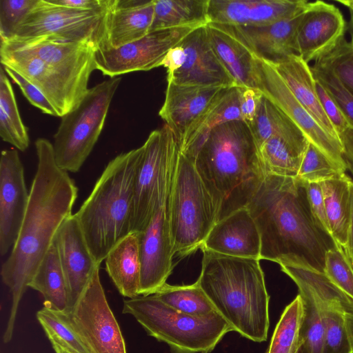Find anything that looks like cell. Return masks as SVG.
Wrapping results in <instances>:
<instances>
[{"instance_id":"cell-52","label":"cell","mask_w":353,"mask_h":353,"mask_svg":"<svg viewBox=\"0 0 353 353\" xmlns=\"http://www.w3.org/2000/svg\"><path fill=\"white\" fill-rule=\"evenodd\" d=\"M345 6L349 11L350 19L347 24V30L350 36V41L353 43V0H336Z\"/></svg>"},{"instance_id":"cell-44","label":"cell","mask_w":353,"mask_h":353,"mask_svg":"<svg viewBox=\"0 0 353 353\" xmlns=\"http://www.w3.org/2000/svg\"><path fill=\"white\" fill-rule=\"evenodd\" d=\"M39 0H0L1 41L12 38L17 26Z\"/></svg>"},{"instance_id":"cell-20","label":"cell","mask_w":353,"mask_h":353,"mask_svg":"<svg viewBox=\"0 0 353 353\" xmlns=\"http://www.w3.org/2000/svg\"><path fill=\"white\" fill-rule=\"evenodd\" d=\"M53 243L65 276L68 292L67 312H70L100 265L95 261L74 214L62 223Z\"/></svg>"},{"instance_id":"cell-32","label":"cell","mask_w":353,"mask_h":353,"mask_svg":"<svg viewBox=\"0 0 353 353\" xmlns=\"http://www.w3.org/2000/svg\"><path fill=\"white\" fill-rule=\"evenodd\" d=\"M209 0H154L150 31L210 23Z\"/></svg>"},{"instance_id":"cell-6","label":"cell","mask_w":353,"mask_h":353,"mask_svg":"<svg viewBox=\"0 0 353 353\" xmlns=\"http://www.w3.org/2000/svg\"><path fill=\"white\" fill-rule=\"evenodd\" d=\"M122 312L134 316L148 335L166 343L172 353H210L232 331L217 312L190 315L170 307L154 294L124 300Z\"/></svg>"},{"instance_id":"cell-26","label":"cell","mask_w":353,"mask_h":353,"mask_svg":"<svg viewBox=\"0 0 353 353\" xmlns=\"http://www.w3.org/2000/svg\"><path fill=\"white\" fill-rule=\"evenodd\" d=\"M272 65L294 97L317 123L328 134L339 139L319 102L311 66L298 55L290 57Z\"/></svg>"},{"instance_id":"cell-47","label":"cell","mask_w":353,"mask_h":353,"mask_svg":"<svg viewBox=\"0 0 353 353\" xmlns=\"http://www.w3.org/2000/svg\"><path fill=\"white\" fill-rule=\"evenodd\" d=\"M315 86L321 107L339 138V135L350 125L332 97L316 80Z\"/></svg>"},{"instance_id":"cell-39","label":"cell","mask_w":353,"mask_h":353,"mask_svg":"<svg viewBox=\"0 0 353 353\" xmlns=\"http://www.w3.org/2000/svg\"><path fill=\"white\" fill-rule=\"evenodd\" d=\"M345 172L310 143L296 178L308 183H321L338 177Z\"/></svg>"},{"instance_id":"cell-16","label":"cell","mask_w":353,"mask_h":353,"mask_svg":"<svg viewBox=\"0 0 353 353\" xmlns=\"http://www.w3.org/2000/svg\"><path fill=\"white\" fill-rule=\"evenodd\" d=\"M347 23L340 9L333 4L308 2L296 34L298 55L307 63L323 59L345 38Z\"/></svg>"},{"instance_id":"cell-43","label":"cell","mask_w":353,"mask_h":353,"mask_svg":"<svg viewBox=\"0 0 353 353\" xmlns=\"http://www.w3.org/2000/svg\"><path fill=\"white\" fill-rule=\"evenodd\" d=\"M314 79L332 97L349 124L353 127V96L343 86L338 79L327 69L316 63L311 66Z\"/></svg>"},{"instance_id":"cell-37","label":"cell","mask_w":353,"mask_h":353,"mask_svg":"<svg viewBox=\"0 0 353 353\" xmlns=\"http://www.w3.org/2000/svg\"><path fill=\"white\" fill-rule=\"evenodd\" d=\"M170 307L193 316H205L216 312L197 281L191 285L164 284L154 294Z\"/></svg>"},{"instance_id":"cell-19","label":"cell","mask_w":353,"mask_h":353,"mask_svg":"<svg viewBox=\"0 0 353 353\" xmlns=\"http://www.w3.org/2000/svg\"><path fill=\"white\" fill-rule=\"evenodd\" d=\"M1 63L36 86L62 117L81 101V96L57 72L32 54L1 41Z\"/></svg>"},{"instance_id":"cell-24","label":"cell","mask_w":353,"mask_h":353,"mask_svg":"<svg viewBox=\"0 0 353 353\" xmlns=\"http://www.w3.org/2000/svg\"><path fill=\"white\" fill-rule=\"evenodd\" d=\"M201 249L230 256L261 260V235L249 209L239 208L219 219Z\"/></svg>"},{"instance_id":"cell-30","label":"cell","mask_w":353,"mask_h":353,"mask_svg":"<svg viewBox=\"0 0 353 353\" xmlns=\"http://www.w3.org/2000/svg\"><path fill=\"white\" fill-rule=\"evenodd\" d=\"M236 120H242V117L240 90L234 86L228 88L187 133L179 144L180 152L190 156L214 128Z\"/></svg>"},{"instance_id":"cell-50","label":"cell","mask_w":353,"mask_h":353,"mask_svg":"<svg viewBox=\"0 0 353 353\" xmlns=\"http://www.w3.org/2000/svg\"><path fill=\"white\" fill-rule=\"evenodd\" d=\"M339 139L346 169L353 174V127L350 125L345 129L339 135Z\"/></svg>"},{"instance_id":"cell-18","label":"cell","mask_w":353,"mask_h":353,"mask_svg":"<svg viewBox=\"0 0 353 353\" xmlns=\"http://www.w3.org/2000/svg\"><path fill=\"white\" fill-rule=\"evenodd\" d=\"M141 278L139 296L154 294L171 274L174 256L170 231L168 202L148 226L138 233Z\"/></svg>"},{"instance_id":"cell-4","label":"cell","mask_w":353,"mask_h":353,"mask_svg":"<svg viewBox=\"0 0 353 353\" xmlns=\"http://www.w3.org/2000/svg\"><path fill=\"white\" fill-rule=\"evenodd\" d=\"M201 250V270L196 281L216 311L232 331L254 342L265 341L270 296L260 259Z\"/></svg>"},{"instance_id":"cell-51","label":"cell","mask_w":353,"mask_h":353,"mask_svg":"<svg viewBox=\"0 0 353 353\" xmlns=\"http://www.w3.org/2000/svg\"><path fill=\"white\" fill-rule=\"evenodd\" d=\"M343 252L353 268V180L351 183V217L347 245Z\"/></svg>"},{"instance_id":"cell-27","label":"cell","mask_w":353,"mask_h":353,"mask_svg":"<svg viewBox=\"0 0 353 353\" xmlns=\"http://www.w3.org/2000/svg\"><path fill=\"white\" fill-rule=\"evenodd\" d=\"M209 41L217 59L239 88H256L253 54L235 37L208 23Z\"/></svg>"},{"instance_id":"cell-25","label":"cell","mask_w":353,"mask_h":353,"mask_svg":"<svg viewBox=\"0 0 353 353\" xmlns=\"http://www.w3.org/2000/svg\"><path fill=\"white\" fill-rule=\"evenodd\" d=\"M153 17L154 0H111L98 48H117L141 39L150 32Z\"/></svg>"},{"instance_id":"cell-41","label":"cell","mask_w":353,"mask_h":353,"mask_svg":"<svg viewBox=\"0 0 353 353\" xmlns=\"http://www.w3.org/2000/svg\"><path fill=\"white\" fill-rule=\"evenodd\" d=\"M330 70L353 96V43L345 38L336 48L314 62Z\"/></svg>"},{"instance_id":"cell-45","label":"cell","mask_w":353,"mask_h":353,"mask_svg":"<svg viewBox=\"0 0 353 353\" xmlns=\"http://www.w3.org/2000/svg\"><path fill=\"white\" fill-rule=\"evenodd\" d=\"M301 182L305 190L310 209L316 225L323 232L332 238L323 190L320 183H308L303 181Z\"/></svg>"},{"instance_id":"cell-8","label":"cell","mask_w":353,"mask_h":353,"mask_svg":"<svg viewBox=\"0 0 353 353\" xmlns=\"http://www.w3.org/2000/svg\"><path fill=\"white\" fill-rule=\"evenodd\" d=\"M121 81V77H115L89 88L78 105L61 117L52 144L55 161L61 169L79 171L101 134Z\"/></svg>"},{"instance_id":"cell-28","label":"cell","mask_w":353,"mask_h":353,"mask_svg":"<svg viewBox=\"0 0 353 353\" xmlns=\"http://www.w3.org/2000/svg\"><path fill=\"white\" fill-rule=\"evenodd\" d=\"M105 270L119 293L128 299L139 296L141 263L139 236L132 232L108 254Z\"/></svg>"},{"instance_id":"cell-33","label":"cell","mask_w":353,"mask_h":353,"mask_svg":"<svg viewBox=\"0 0 353 353\" xmlns=\"http://www.w3.org/2000/svg\"><path fill=\"white\" fill-rule=\"evenodd\" d=\"M28 288L39 292L43 306L68 312V292L57 248L53 243L36 270Z\"/></svg>"},{"instance_id":"cell-14","label":"cell","mask_w":353,"mask_h":353,"mask_svg":"<svg viewBox=\"0 0 353 353\" xmlns=\"http://www.w3.org/2000/svg\"><path fill=\"white\" fill-rule=\"evenodd\" d=\"M256 88L285 113L332 162L346 170L339 140L325 132L297 101L274 66L255 57Z\"/></svg>"},{"instance_id":"cell-46","label":"cell","mask_w":353,"mask_h":353,"mask_svg":"<svg viewBox=\"0 0 353 353\" xmlns=\"http://www.w3.org/2000/svg\"><path fill=\"white\" fill-rule=\"evenodd\" d=\"M6 74L17 83L23 95L34 106L43 113L58 117V114L46 96L36 86L14 70L3 67Z\"/></svg>"},{"instance_id":"cell-12","label":"cell","mask_w":353,"mask_h":353,"mask_svg":"<svg viewBox=\"0 0 353 353\" xmlns=\"http://www.w3.org/2000/svg\"><path fill=\"white\" fill-rule=\"evenodd\" d=\"M197 28L186 26L154 30L117 48H98L95 50L96 70L112 78L161 66L168 52Z\"/></svg>"},{"instance_id":"cell-22","label":"cell","mask_w":353,"mask_h":353,"mask_svg":"<svg viewBox=\"0 0 353 353\" xmlns=\"http://www.w3.org/2000/svg\"><path fill=\"white\" fill-rule=\"evenodd\" d=\"M305 0H209L210 23L261 26L302 13Z\"/></svg>"},{"instance_id":"cell-35","label":"cell","mask_w":353,"mask_h":353,"mask_svg":"<svg viewBox=\"0 0 353 353\" xmlns=\"http://www.w3.org/2000/svg\"><path fill=\"white\" fill-rule=\"evenodd\" d=\"M37 319L52 345H57L69 353H94L73 325L68 312L43 306Z\"/></svg>"},{"instance_id":"cell-23","label":"cell","mask_w":353,"mask_h":353,"mask_svg":"<svg viewBox=\"0 0 353 353\" xmlns=\"http://www.w3.org/2000/svg\"><path fill=\"white\" fill-rule=\"evenodd\" d=\"M228 88L168 83L165 101L159 114L172 130L179 144Z\"/></svg>"},{"instance_id":"cell-11","label":"cell","mask_w":353,"mask_h":353,"mask_svg":"<svg viewBox=\"0 0 353 353\" xmlns=\"http://www.w3.org/2000/svg\"><path fill=\"white\" fill-rule=\"evenodd\" d=\"M207 26L192 30L168 52L163 64L167 69L168 83L212 88L236 86L212 48Z\"/></svg>"},{"instance_id":"cell-48","label":"cell","mask_w":353,"mask_h":353,"mask_svg":"<svg viewBox=\"0 0 353 353\" xmlns=\"http://www.w3.org/2000/svg\"><path fill=\"white\" fill-rule=\"evenodd\" d=\"M242 120L250 124L255 118L262 93L257 89L239 88Z\"/></svg>"},{"instance_id":"cell-54","label":"cell","mask_w":353,"mask_h":353,"mask_svg":"<svg viewBox=\"0 0 353 353\" xmlns=\"http://www.w3.org/2000/svg\"><path fill=\"white\" fill-rule=\"evenodd\" d=\"M55 353H69L57 345H52Z\"/></svg>"},{"instance_id":"cell-1","label":"cell","mask_w":353,"mask_h":353,"mask_svg":"<svg viewBox=\"0 0 353 353\" xmlns=\"http://www.w3.org/2000/svg\"><path fill=\"white\" fill-rule=\"evenodd\" d=\"M35 148L38 163L27 210L17 241L1 270L2 281L12 294L4 343L11 340L23 295L59 228L72 214L78 196L74 181L55 161L52 143L39 138Z\"/></svg>"},{"instance_id":"cell-38","label":"cell","mask_w":353,"mask_h":353,"mask_svg":"<svg viewBox=\"0 0 353 353\" xmlns=\"http://www.w3.org/2000/svg\"><path fill=\"white\" fill-rule=\"evenodd\" d=\"M319 308L325 327L323 353H353L346 327L345 309L339 305Z\"/></svg>"},{"instance_id":"cell-9","label":"cell","mask_w":353,"mask_h":353,"mask_svg":"<svg viewBox=\"0 0 353 353\" xmlns=\"http://www.w3.org/2000/svg\"><path fill=\"white\" fill-rule=\"evenodd\" d=\"M143 147L134 181L130 233L144 230L167 203L180 150L174 132L166 124L151 132Z\"/></svg>"},{"instance_id":"cell-40","label":"cell","mask_w":353,"mask_h":353,"mask_svg":"<svg viewBox=\"0 0 353 353\" xmlns=\"http://www.w3.org/2000/svg\"><path fill=\"white\" fill-rule=\"evenodd\" d=\"M303 303L301 336L307 353H323L325 327L321 312L314 300L305 292H299Z\"/></svg>"},{"instance_id":"cell-29","label":"cell","mask_w":353,"mask_h":353,"mask_svg":"<svg viewBox=\"0 0 353 353\" xmlns=\"http://www.w3.org/2000/svg\"><path fill=\"white\" fill-rule=\"evenodd\" d=\"M309 143L302 131L268 139L259 147L266 176L274 174L296 178Z\"/></svg>"},{"instance_id":"cell-49","label":"cell","mask_w":353,"mask_h":353,"mask_svg":"<svg viewBox=\"0 0 353 353\" xmlns=\"http://www.w3.org/2000/svg\"><path fill=\"white\" fill-rule=\"evenodd\" d=\"M50 3L79 10H99L107 8L111 0H48Z\"/></svg>"},{"instance_id":"cell-3","label":"cell","mask_w":353,"mask_h":353,"mask_svg":"<svg viewBox=\"0 0 353 353\" xmlns=\"http://www.w3.org/2000/svg\"><path fill=\"white\" fill-rule=\"evenodd\" d=\"M186 157L217 203L219 219L246 207L266 176L256 142L243 120L216 127Z\"/></svg>"},{"instance_id":"cell-36","label":"cell","mask_w":353,"mask_h":353,"mask_svg":"<svg viewBox=\"0 0 353 353\" xmlns=\"http://www.w3.org/2000/svg\"><path fill=\"white\" fill-rule=\"evenodd\" d=\"M303 300L298 294L282 312L265 353H297L303 343Z\"/></svg>"},{"instance_id":"cell-31","label":"cell","mask_w":353,"mask_h":353,"mask_svg":"<svg viewBox=\"0 0 353 353\" xmlns=\"http://www.w3.org/2000/svg\"><path fill=\"white\" fill-rule=\"evenodd\" d=\"M345 173L320 183L323 190L332 238L342 252L348 239L351 217V183Z\"/></svg>"},{"instance_id":"cell-13","label":"cell","mask_w":353,"mask_h":353,"mask_svg":"<svg viewBox=\"0 0 353 353\" xmlns=\"http://www.w3.org/2000/svg\"><path fill=\"white\" fill-rule=\"evenodd\" d=\"M68 314L94 353H127L121 329L100 281L99 269Z\"/></svg>"},{"instance_id":"cell-5","label":"cell","mask_w":353,"mask_h":353,"mask_svg":"<svg viewBox=\"0 0 353 353\" xmlns=\"http://www.w3.org/2000/svg\"><path fill=\"white\" fill-rule=\"evenodd\" d=\"M143 154L141 145L112 159L74 214L99 265L130 233L134 181Z\"/></svg>"},{"instance_id":"cell-10","label":"cell","mask_w":353,"mask_h":353,"mask_svg":"<svg viewBox=\"0 0 353 353\" xmlns=\"http://www.w3.org/2000/svg\"><path fill=\"white\" fill-rule=\"evenodd\" d=\"M108 8L79 10L39 0L11 39L54 37L87 43L97 49L103 39Z\"/></svg>"},{"instance_id":"cell-17","label":"cell","mask_w":353,"mask_h":353,"mask_svg":"<svg viewBox=\"0 0 353 353\" xmlns=\"http://www.w3.org/2000/svg\"><path fill=\"white\" fill-rule=\"evenodd\" d=\"M30 198L23 163L15 149L3 150L0 159V254L14 245Z\"/></svg>"},{"instance_id":"cell-55","label":"cell","mask_w":353,"mask_h":353,"mask_svg":"<svg viewBox=\"0 0 353 353\" xmlns=\"http://www.w3.org/2000/svg\"><path fill=\"white\" fill-rule=\"evenodd\" d=\"M297 353H307L304 343H303L302 345L300 347Z\"/></svg>"},{"instance_id":"cell-2","label":"cell","mask_w":353,"mask_h":353,"mask_svg":"<svg viewBox=\"0 0 353 353\" xmlns=\"http://www.w3.org/2000/svg\"><path fill=\"white\" fill-rule=\"evenodd\" d=\"M246 207L259 230L261 259L324 273L325 254L336 246L316 225L301 180L268 174Z\"/></svg>"},{"instance_id":"cell-53","label":"cell","mask_w":353,"mask_h":353,"mask_svg":"<svg viewBox=\"0 0 353 353\" xmlns=\"http://www.w3.org/2000/svg\"><path fill=\"white\" fill-rule=\"evenodd\" d=\"M345 321L348 336L353 349V313H347L345 314Z\"/></svg>"},{"instance_id":"cell-42","label":"cell","mask_w":353,"mask_h":353,"mask_svg":"<svg viewBox=\"0 0 353 353\" xmlns=\"http://www.w3.org/2000/svg\"><path fill=\"white\" fill-rule=\"evenodd\" d=\"M324 274L353 300V268L344 253L337 247L330 249L325 254Z\"/></svg>"},{"instance_id":"cell-21","label":"cell","mask_w":353,"mask_h":353,"mask_svg":"<svg viewBox=\"0 0 353 353\" xmlns=\"http://www.w3.org/2000/svg\"><path fill=\"white\" fill-rule=\"evenodd\" d=\"M303 12L291 19L267 25L213 24L235 37L256 58L274 65L290 57L298 55L296 34Z\"/></svg>"},{"instance_id":"cell-7","label":"cell","mask_w":353,"mask_h":353,"mask_svg":"<svg viewBox=\"0 0 353 353\" xmlns=\"http://www.w3.org/2000/svg\"><path fill=\"white\" fill-rule=\"evenodd\" d=\"M174 255L186 256L198 249L219 220L220 210L192 162L180 150L168 201Z\"/></svg>"},{"instance_id":"cell-34","label":"cell","mask_w":353,"mask_h":353,"mask_svg":"<svg viewBox=\"0 0 353 353\" xmlns=\"http://www.w3.org/2000/svg\"><path fill=\"white\" fill-rule=\"evenodd\" d=\"M1 65L0 68V136L20 151L29 146L28 129L21 118L11 83Z\"/></svg>"},{"instance_id":"cell-15","label":"cell","mask_w":353,"mask_h":353,"mask_svg":"<svg viewBox=\"0 0 353 353\" xmlns=\"http://www.w3.org/2000/svg\"><path fill=\"white\" fill-rule=\"evenodd\" d=\"M6 42L39 58L84 97L95 65L93 46L54 37L11 39Z\"/></svg>"}]
</instances>
